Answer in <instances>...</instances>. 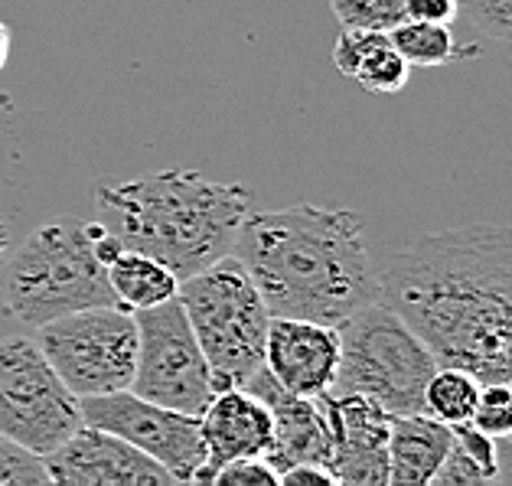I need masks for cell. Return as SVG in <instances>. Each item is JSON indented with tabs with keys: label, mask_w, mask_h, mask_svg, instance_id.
Here are the masks:
<instances>
[{
	"label": "cell",
	"mask_w": 512,
	"mask_h": 486,
	"mask_svg": "<svg viewBox=\"0 0 512 486\" xmlns=\"http://www.w3.org/2000/svg\"><path fill=\"white\" fill-rule=\"evenodd\" d=\"M451 441H454L451 425L437 421L428 411L392 415L389 483L392 486H431Z\"/></svg>",
	"instance_id": "obj_15"
},
{
	"label": "cell",
	"mask_w": 512,
	"mask_h": 486,
	"mask_svg": "<svg viewBox=\"0 0 512 486\" xmlns=\"http://www.w3.org/2000/svg\"><path fill=\"white\" fill-rule=\"evenodd\" d=\"M405 4L408 0H330L333 17L340 20V27H362L382 33H389L405 20Z\"/></svg>",
	"instance_id": "obj_20"
},
{
	"label": "cell",
	"mask_w": 512,
	"mask_h": 486,
	"mask_svg": "<svg viewBox=\"0 0 512 486\" xmlns=\"http://www.w3.org/2000/svg\"><path fill=\"white\" fill-rule=\"evenodd\" d=\"M232 255L252 274L271 317L336 327L379 297L362 219L349 209L294 203L242 219Z\"/></svg>",
	"instance_id": "obj_2"
},
{
	"label": "cell",
	"mask_w": 512,
	"mask_h": 486,
	"mask_svg": "<svg viewBox=\"0 0 512 486\" xmlns=\"http://www.w3.org/2000/svg\"><path fill=\"white\" fill-rule=\"evenodd\" d=\"M137 366L131 392L151 402L199 418L216 395L212 369L186 320L180 297L157 307L134 310Z\"/></svg>",
	"instance_id": "obj_9"
},
{
	"label": "cell",
	"mask_w": 512,
	"mask_h": 486,
	"mask_svg": "<svg viewBox=\"0 0 512 486\" xmlns=\"http://www.w3.org/2000/svg\"><path fill=\"white\" fill-rule=\"evenodd\" d=\"M219 486H278V473L268 467L265 457H242V460H232L226 464L216 480Z\"/></svg>",
	"instance_id": "obj_26"
},
{
	"label": "cell",
	"mask_w": 512,
	"mask_h": 486,
	"mask_svg": "<svg viewBox=\"0 0 512 486\" xmlns=\"http://www.w3.org/2000/svg\"><path fill=\"white\" fill-rule=\"evenodd\" d=\"M379 301L428 343L437 366L480 382L512 376V226L421 235L379 271Z\"/></svg>",
	"instance_id": "obj_1"
},
{
	"label": "cell",
	"mask_w": 512,
	"mask_h": 486,
	"mask_svg": "<svg viewBox=\"0 0 512 486\" xmlns=\"http://www.w3.org/2000/svg\"><path fill=\"white\" fill-rule=\"evenodd\" d=\"M477 395L480 379L473 372L457 366H437L428 389H424V411L444 421V425H457V421H470Z\"/></svg>",
	"instance_id": "obj_18"
},
{
	"label": "cell",
	"mask_w": 512,
	"mask_h": 486,
	"mask_svg": "<svg viewBox=\"0 0 512 486\" xmlns=\"http://www.w3.org/2000/svg\"><path fill=\"white\" fill-rule=\"evenodd\" d=\"M389 43V33L382 30H362V27H343V33L336 36L333 46V66L340 69V76H356V69L366 62L372 49H379Z\"/></svg>",
	"instance_id": "obj_24"
},
{
	"label": "cell",
	"mask_w": 512,
	"mask_h": 486,
	"mask_svg": "<svg viewBox=\"0 0 512 486\" xmlns=\"http://www.w3.org/2000/svg\"><path fill=\"white\" fill-rule=\"evenodd\" d=\"M95 209L121 245L154 255L183 281L232 252L252 193L242 183H219L177 167L105 183L95 193Z\"/></svg>",
	"instance_id": "obj_3"
},
{
	"label": "cell",
	"mask_w": 512,
	"mask_h": 486,
	"mask_svg": "<svg viewBox=\"0 0 512 486\" xmlns=\"http://www.w3.org/2000/svg\"><path fill=\"white\" fill-rule=\"evenodd\" d=\"M408 72H411L408 62L395 53L392 43H385L379 49H372V53L366 56V62L356 69L353 79L372 95H395L408 85Z\"/></svg>",
	"instance_id": "obj_19"
},
{
	"label": "cell",
	"mask_w": 512,
	"mask_h": 486,
	"mask_svg": "<svg viewBox=\"0 0 512 486\" xmlns=\"http://www.w3.org/2000/svg\"><path fill=\"white\" fill-rule=\"evenodd\" d=\"M457 7L480 40L512 43V0H457Z\"/></svg>",
	"instance_id": "obj_22"
},
{
	"label": "cell",
	"mask_w": 512,
	"mask_h": 486,
	"mask_svg": "<svg viewBox=\"0 0 512 486\" xmlns=\"http://www.w3.org/2000/svg\"><path fill=\"white\" fill-rule=\"evenodd\" d=\"M199 434H203L206 460L193 483H212L232 460L265 457L274 434L271 408L242 385H232L212 395V402L199 415Z\"/></svg>",
	"instance_id": "obj_14"
},
{
	"label": "cell",
	"mask_w": 512,
	"mask_h": 486,
	"mask_svg": "<svg viewBox=\"0 0 512 486\" xmlns=\"http://www.w3.org/2000/svg\"><path fill=\"white\" fill-rule=\"evenodd\" d=\"M265 366L287 392H330L340 366V330L301 317H271L265 336Z\"/></svg>",
	"instance_id": "obj_13"
},
{
	"label": "cell",
	"mask_w": 512,
	"mask_h": 486,
	"mask_svg": "<svg viewBox=\"0 0 512 486\" xmlns=\"http://www.w3.org/2000/svg\"><path fill=\"white\" fill-rule=\"evenodd\" d=\"M327 408L333 428V480L343 486H389V411L356 392H327Z\"/></svg>",
	"instance_id": "obj_12"
},
{
	"label": "cell",
	"mask_w": 512,
	"mask_h": 486,
	"mask_svg": "<svg viewBox=\"0 0 512 486\" xmlns=\"http://www.w3.org/2000/svg\"><path fill=\"white\" fill-rule=\"evenodd\" d=\"M454 431V441L464 447V451L477 460V467L490 477L493 483V473H496V438H490L486 431H480L473 421H457V425H451Z\"/></svg>",
	"instance_id": "obj_27"
},
{
	"label": "cell",
	"mask_w": 512,
	"mask_h": 486,
	"mask_svg": "<svg viewBox=\"0 0 512 486\" xmlns=\"http://www.w3.org/2000/svg\"><path fill=\"white\" fill-rule=\"evenodd\" d=\"M340 330V366L330 385L333 395H366L389 415L424 411V389L437 372L428 343L379 297L356 307Z\"/></svg>",
	"instance_id": "obj_5"
},
{
	"label": "cell",
	"mask_w": 512,
	"mask_h": 486,
	"mask_svg": "<svg viewBox=\"0 0 512 486\" xmlns=\"http://www.w3.org/2000/svg\"><path fill=\"white\" fill-rule=\"evenodd\" d=\"M40 350L79 398L131 389L137 366V320L124 304H102L43 323Z\"/></svg>",
	"instance_id": "obj_7"
},
{
	"label": "cell",
	"mask_w": 512,
	"mask_h": 486,
	"mask_svg": "<svg viewBox=\"0 0 512 486\" xmlns=\"http://www.w3.org/2000/svg\"><path fill=\"white\" fill-rule=\"evenodd\" d=\"M98 222L56 216L27 235L0 265L4 314L27 327H43L62 314L118 304L108 268L95 252Z\"/></svg>",
	"instance_id": "obj_4"
},
{
	"label": "cell",
	"mask_w": 512,
	"mask_h": 486,
	"mask_svg": "<svg viewBox=\"0 0 512 486\" xmlns=\"http://www.w3.org/2000/svg\"><path fill=\"white\" fill-rule=\"evenodd\" d=\"M278 486H336V480L323 464H294L278 477Z\"/></svg>",
	"instance_id": "obj_29"
},
{
	"label": "cell",
	"mask_w": 512,
	"mask_h": 486,
	"mask_svg": "<svg viewBox=\"0 0 512 486\" xmlns=\"http://www.w3.org/2000/svg\"><path fill=\"white\" fill-rule=\"evenodd\" d=\"M79 408H82V425L118 434V438H124L137 451L154 457L173 477V483L196 480V473L206 460L199 418L164 408L151 402V398L134 395L131 389L85 395L79 398Z\"/></svg>",
	"instance_id": "obj_10"
},
{
	"label": "cell",
	"mask_w": 512,
	"mask_h": 486,
	"mask_svg": "<svg viewBox=\"0 0 512 486\" xmlns=\"http://www.w3.org/2000/svg\"><path fill=\"white\" fill-rule=\"evenodd\" d=\"M389 43L408 66H447L457 56H477L480 49H457L451 23L402 20L389 30Z\"/></svg>",
	"instance_id": "obj_17"
},
{
	"label": "cell",
	"mask_w": 512,
	"mask_h": 486,
	"mask_svg": "<svg viewBox=\"0 0 512 486\" xmlns=\"http://www.w3.org/2000/svg\"><path fill=\"white\" fill-rule=\"evenodd\" d=\"M82 425L79 395L33 336L0 340V434L46 457Z\"/></svg>",
	"instance_id": "obj_8"
},
{
	"label": "cell",
	"mask_w": 512,
	"mask_h": 486,
	"mask_svg": "<svg viewBox=\"0 0 512 486\" xmlns=\"http://www.w3.org/2000/svg\"><path fill=\"white\" fill-rule=\"evenodd\" d=\"M49 480L66 486H164L173 477L154 457L105 428L79 425L43 457Z\"/></svg>",
	"instance_id": "obj_11"
},
{
	"label": "cell",
	"mask_w": 512,
	"mask_h": 486,
	"mask_svg": "<svg viewBox=\"0 0 512 486\" xmlns=\"http://www.w3.org/2000/svg\"><path fill=\"white\" fill-rule=\"evenodd\" d=\"M10 248H14V235H10V222L0 216V265H4V258L10 255Z\"/></svg>",
	"instance_id": "obj_32"
},
{
	"label": "cell",
	"mask_w": 512,
	"mask_h": 486,
	"mask_svg": "<svg viewBox=\"0 0 512 486\" xmlns=\"http://www.w3.org/2000/svg\"><path fill=\"white\" fill-rule=\"evenodd\" d=\"M493 483L512 486V434H506V438H496V473H493Z\"/></svg>",
	"instance_id": "obj_30"
},
{
	"label": "cell",
	"mask_w": 512,
	"mask_h": 486,
	"mask_svg": "<svg viewBox=\"0 0 512 486\" xmlns=\"http://www.w3.org/2000/svg\"><path fill=\"white\" fill-rule=\"evenodd\" d=\"M506 382H509V385H512V376H509V379H506Z\"/></svg>",
	"instance_id": "obj_33"
},
{
	"label": "cell",
	"mask_w": 512,
	"mask_h": 486,
	"mask_svg": "<svg viewBox=\"0 0 512 486\" xmlns=\"http://www.w3.org/2000/svg\"><path fill=\"white\" fill-rule=\"evenodd\" d=\"M470 421L490 438H506L512 434V385L509 382H480L477 405H473Z\"/></svg>",
	"instance_id": "obj_21"
},
{
	"label": "cell",
	"mask_w": 512,
	"mask_h": 486,
	"mask_svg": "<svg viewBox=\"0 0 512 486\" xmlns=\"http://www.w3.org/2000/svg\"><path fill=\"white\" fill-rule=\"evenodd\" d=\"M53 483L40 454L0 434V486H43Z\"/></svg>",
	"instance_id": "obj_23"
},
{
	"label": "cell",
	"mask_w": 512,
	"mask_h": 486,
	"mask_svg": "<svg viewBox=\"0 0 512 486\" xmlns=\"http://www.w3.org/2000/svg\"><path fill=\"white\" fill-rule=\"evenodd\" d=\"M490 483V477L477 467V460H473L464 447L457 441H451L447 447V454L441 460V467H437L431 486H483Z\"/></svg>",
	"instance_id": "obj_25"
},
{
	"label": "cell",
	"mask_w": 512,
	"mask_h": 486,
	"mask_svg": "<svg viewBox=\"0 0 512 486\" xmlns=\"http://www.w3.org/2000/svg\"><path fill=\"white\" fill-rule=\"evenodd\" d=\"M460 17L457 0H408L405 20H428V23H454Z\"/></svg>",
	"instance_id": "obj_28"
},
{
	"label": "cell",
	"mask_w": 512,
	"mask_h": 486,
	"mask_svg": "<svg viewBox=\"0 0 512 486\" xmlns=\"http://www.w3.org/2000/svg\"><path fill=\"white\" fill-rule=\"evenodd\" d=\"M105 268H108V284H111V291H115L118 304H124L128 310L157 307L164 301H173L180 291V278L164 261H157L154 255H144L128 245H124Z\"/></svg>",
	"instance_id": "obj_16"
},
{
	"label": "cell",
	"mask_w": 512,
	"mask_h": 486,
	"mask_svg": "<svg viewBox=\"0 0 512 486\" xmlns=\"http://www.w3.org/2000/svg\"><path fill=\"white\" fill-rule=\"evenodd\" d=\"M180 304L212 369L216 392L245 385L265 366L271 314L252 274L232 252L180 281Z\"/></svg>",
	"instance_id": "obj_6"
},
{
	"label": "cell",
	"mask_w": 512,
	"mask_h": 486,
	"mask_svg": "<svg viewBox=\"0 0 512 486\" xmlns=\"http://www.w3.org/2000/svg\"><path fill=\"white\" fill-rule=\"evenodd\" d=\"M10 46H14V33H10L7 23L0 20V69L7 66V59H10Z\"/></svg>",
	"instance_id": "obj_31"
}]
</instances>
